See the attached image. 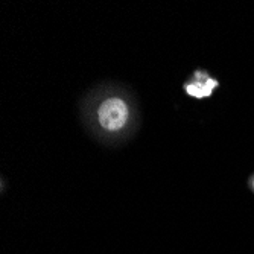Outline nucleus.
I'll return each mask as SVG.
<instances>
[{"instance_id": "nucleus-2", "label": "nucleus", "mask_w": 254, "mask_h": 254, "mask_svg": "<svg viewBox=\"0 0 254 254\" xmlns=\"http://www.w3.org/2000/svg\"><path fill=\"white\" fill-rule=\"evenodd\" d=\"M216 87V82L212 79H207L205 85L204 84H195V85H189L188 87V93L196 98H204V96H209L212 93V90Z\"/></svg>"}, {"instance_id": "nucleus-1", "label": "nucleus", "mask_w": 254, "mask_h": 254, "mask_svg": "<svg viewBox=\"0 0 254 254\" xmlns=\"http://www.w3.org/2000/svg\"><path fill=\"white\" fill-rule=\"evenodd\" d=\"M128 119V108L121 99H108L99 108V122L108 131L121 129Z\"/></svg>"}]
</instances>
